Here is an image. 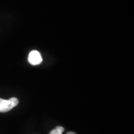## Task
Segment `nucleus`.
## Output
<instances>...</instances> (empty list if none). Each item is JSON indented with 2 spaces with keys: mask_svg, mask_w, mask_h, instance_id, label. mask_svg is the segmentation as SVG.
<instances>
[{
  "mask_svg": "<svg viewBox=\"0 0 134 134\" xmlns=\"http://www.w3.org/2000/svg\"><path fill=\"white\" fill-rule=\"evenodd\" d=\"M19 103L16 98H11L8 100L0 98V113H6L11 110Z\"/></svg>",
  "mask_w": 134,
  "mask_h": 134,
  "instance_id": "obj_1",
  "label": "nucleus"
},
{
  "mask_svg": "<svg viewBox=\"0 0 134 134\" xmlns=\"http://www.w3.org/2000/svg\"><path fill=\"white\" fill-rule=\"evenodd\" d=\"M28 61L32 65H39L42 62V58L39 52L37 50H32L29 53Z\"/></svg>",
  "mask_w": 134,
  "mask_h": 134,
  "instance_id": "obj_2",
  "label": "nucleus"
},
{
  "mask_svg": "<svg viewBox=\"0 0 134 134\" xmlns=\"http://www.w3.org/2000/svg\"><path fill=\"white\" fill-rule=\"evenodd\" d=\"M63 132H62L60 130H59L58 129H53L52 130L51 132H50L49 134H62Z\"/></svg>",
  "mask_w": 134,
  "mask_h": 134,
  "instance_id": "obj_3",
  "label": "nucleus"
},
{
  "mask_svg": "<svg viewBox=\"0 0 134 134\" xmlns=\"http://www.w3.org/2000/svg\"><path fill=\"white\" fill-rule=\"evenodd\" d=\"M57 129H58L60 130V131H61L62 132H64V130H65L64 128H63V127H61V126H58L57 127Z\"/></svg>",
  "mask_w": 134,
  "mask_h": 134,
  "instance_id": "obj_4",
  "label": "nucleus"
},
{
  "mask_svg": "<svg viewBox=\"0 0 134 134\" xmlns=\"http://www.w3.org/2000/svg\"><path fill=\"white\" fill-rule=\"evenodd\" d=\"M66 134H76L75 133V132H68V133H67Z\"/></svg>",
  "mask_w": 134,
  "mask_h": 134,
  "instance_id": "obj_5",
  "label": "nucleus"
}]
</instances>
